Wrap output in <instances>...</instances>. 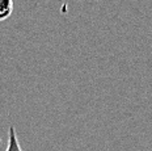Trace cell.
<instances>
[{
	"label": "cell",
	"mask_w": 152,
	"mask_h": 151,
	"mask_svg": "<svg viewBox=\"0 0 152 151\" xmlns=\"http://www.w3.org/2000/svg\"><path fill=\"white\" fill-rule=\"evenodd\" d=\"M5 151H23L18 142V137H17V131L13 125L8 128V142H7V149Z\"/></svg>",
	"instance_id": "obj_1"
},
{
	"label": "cell",
	"mask_w": 152,
	"mask_h": 151,
	"mask_svg": "<svg viewBox=\"0 0 152 151\" xmlns=\"http://www.w3.org/2000/svg\"><path fill=\"white\" fill-rule=\"evenodd\" d=\"M13 12V0H0V21H4Z\"/></svg>",
	"instance_id": "obj_2"
},
{
	"label": "cell",
	"mask_w": 152,
	"mask_h": 151,
	"mask_svg": "<svg viewBox=\"0 0 152 151\" xmlns=\"http://www.w3.org/2000/svg\"><path fill=\"white\" fill-rule=\"evenodd\" d=\"M0 144H1V138H0Z\"/></svg>",
	"instance_id": "obj_3"
}]
</instances>
